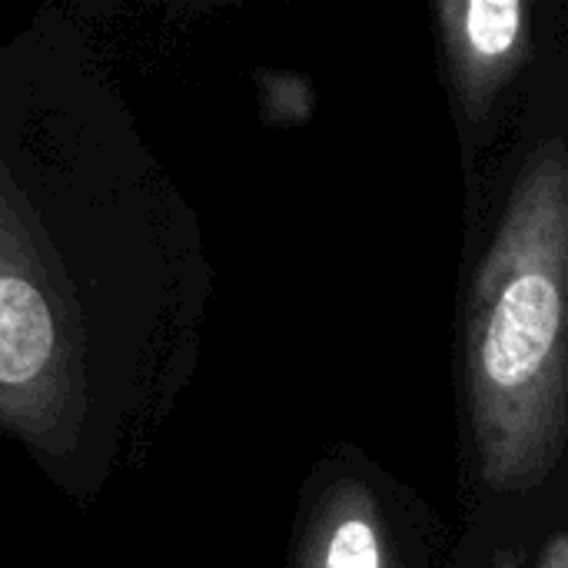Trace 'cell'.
<instances>
[{
	"instance_id": "obj_6",
	"label": "cell",
	"mask_w": 568,
	"mask_h": 568,
	"mask_svg": "<svg viewBox=\"0 0 568 568\" xmlns=\"http://www.w3.org/2000/svg\"><path fill=\"white\" fill-rule=\"evenodd\" d=\"M486 568H529V559L526 556H499Z\"/></svg>"
},
{
	"instance_id": "obj_3",
	"label": "cell",
	"mask_w": 568,
	"mask_h": 568,
	"mask_svg": "<svg viewBox=\"0 0 568 568\" xmlns=\"http://www.w3.org/2000/svg\"><path fill=\"white\" fill-rule=\"evenodd\" d=\"M439 519L359 446L326 449L303 479L286 568H453Z\"/></svg>"
},
{
	"instance_id": "obj_4",
	"label": "cell",
	"mask_w": 568,
	"mask_h": 568,
	"mask_svg": "<svg viewBox=\"0 0 568 568\" xmlns=\"http://www.w3.org/2000/svg\"><path fill=\"white\" fill-rule=\"evenodd\" d=\"M433 20L459 166L469 180L519 116L562 33L559 10L529 0H439Z\"/></svg>"
},
{
	"instance_id": "obj_5",
	"label": "cell",
	"mask_w": 568,
	"mask_h": 568,
	"mask_svg": "<svg viewBox=\"0 0 568 568\" xmlns=\"http://www.w3.org/2000/svg\"><path fill=\"white\" fill-rule=\"evenodd\" d=\"M529 568H568V532L552 536L549 542H542V546L532 552Z\"/></svg>"
},
{
	"instance_id": "obj_2",
	"label": "cell",
	"mask_w": 568,
	"mask_h": 568,
	"mask_svg": "<svg viewBox=\"0 0 568 568\" xmlns=\"http://www.w3.org/2000/svg\"><path fill=\"white\" fill-rule=\"evenodd\" d=\"M453 568L568 532V30L463 180L453 310Z\"/></svg>"
},
{
	"instance_id": "obj_1",
	"label": "cell",
	"mask_w": 568,
	"mask_h": 568,
	"mask_svg": "<svg viewBox=\"0 0 568 568\" xmlns=\"http://www.w3.org/2000/svg\"><path fill=\"white\" fill-rule=\"evenodd\" d=\"M200 223L80 30L0 53V429L73 506L136 469L193 383Z\"/></svg>"
}]
</instances>
